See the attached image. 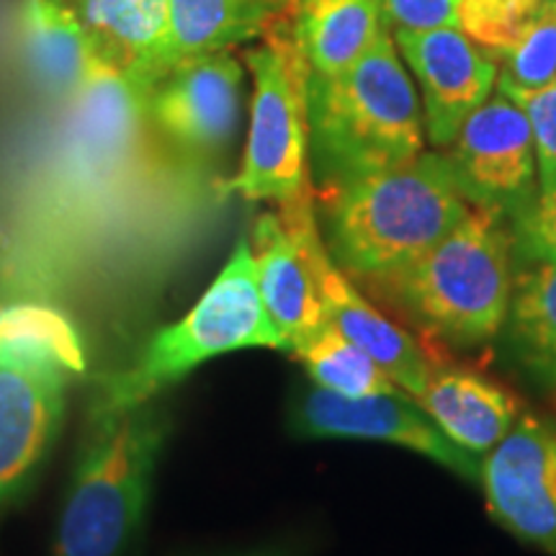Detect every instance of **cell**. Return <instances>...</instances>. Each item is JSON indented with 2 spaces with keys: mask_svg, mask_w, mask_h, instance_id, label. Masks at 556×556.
<instances>
[{
  "mask_svg": "<svg viewBox=\"0 0 556 556\" xmlns=\"http://www.w3.org/2000/svg\"><path fill=\"white\" fill-rule=\"evenodd\" d=\"M309 160L325 193L426 152L420 96L392 29L358 62L307 78Z\"/></svg>",
  "mask_w": 556,
  "mask_h": 556,
  "instance_id": "cell-1",
  "label": "cell"
},
{
  "mask_svg": "<svg viewBox=\"0 0 556 556\" xmlns=\"http://www.w3.org/2000/svg\"><path fill=\"white\" fill-rule=\"evenodd\" d=\"M516 235L505 214L471 212L420 258L374 278V287L428 336L458 348L495 340L513 299Z\"/></svg>",
  "mask_w": 556,
  "mask_h": 556,
  "instance_id": "cell-2",
  "label": "cell"
},
{
  "mask_svg": "<svg viewBox=\"0 0 556 556\" xmlns=\"http://www.w3.org/2000/svg\"><path fill=\"white\" fill-rule=\"evenodd\" d=\"M325 197L330 258L364 283L420 258L471 212L443 150H426Z\"/></svg>",
  "mask_w": 556,
  "mask_h": 556,
  "instance_id": "cell-3",
  "label": "cell"
},
{
  "mask_svg": "<svg viewBox=\"0 0 556 556\" xmlns=\"http://www.w3.org/2000/svg\"><path fill=\"white\" fill-rule=\"evenodd\" d=\"M165 428L155 402L90 413L60 510L54 556H124L148 507Z\"/></svg>",
  "mask_w": 556,
  "mask_h": 556,
  "instance_id": "cell-4",
  "label": "cell"
},
{
  "mask_svg": "<svg viewBox=\"0 0 556 556\" xmlns=\"http://www.w3.org/2000/svg\"><path fill=\"white\" fill-rule=\"evenodd\" d=\"M245 348L281 351V343L263 307L253 245L240 238L199 302L178 323L157 330L129 366L103 381L93 409L152 402L206 361Z\"/></svg>",
  "mask_w": 556,
  "mask_h": 556,
  "instance_id": "cell-5",
  "label": "cell"
},
{
  "mask_svg": "<svg viewBox=\"0 0 556 556\" xmlns=\"http://www.w3.org/2000/svg\"><path fill=\"white\" fill-rule=\"evenodd\" d=\"M253 73L250 129L232 189L248 201L291 204L312 193L309 186V70L294 31L268 29L266 45L248 52Z\"/></svg>",
  "mask_w": 556,
  "mask_h": 556,
  "instance_id": "cell-6",
  "label": "cell"
},
{
  "mask_svg": "<svg viewBox=\"0 0 556 556\" xmlns=\"http://www.w3.org/2000/svg\"><path fill=\"white\" fill-rule=\"evenodd\" d=\"M281 217L294 229L304 253H307L312 276L317 283V296L323 304L325 323L332 325L340 336L356 343L377 364L384 368L387 377L397 384L402 392H422L426 381L433 374L428 351L409 336L405 328L381 315L361 291L353 287L343 268L330 258L328 245L319 235V222L315 212L312 193L291 204L278 206Z\"/></svg>",
  "mask_w": 556,
  "mask_h": 556,
  "instance_id": "cell-7",
  "label": "cell"
},
{
  "mask_svg": "<svg viewBox=\"0 0 556 556\" xmlns=\"http://www.w3.org/2000/svg\"><path fill=\"white\" fill-rule=\"evenodd\" d=\"M291 428L304 438L392 443L441 464L469 482H479L482 477L479 456L443 435L433 417L400 389L368 397H340L312 384L291 405Z\"/></svg>",
  "mask_w": 556,
  "mask_h": 556,
  "instance_id": "cell-8",
  "label": "cell"
},
{
  "mask_svg": "<svg viewBox=\"0 0 556 556\" xmlns=\"http://www.w3.org/2000/svg\"><path fill=\"white\" fill-rule=\"evenodd\" d=\"M458 189L471 206L518 219L536 199V150L528 119L507 96H490L446 148Z\"/></svg>",
  "mask_w": 556,
  "mask_h": 556,
  "instance_id": "cell-9",
  "label": "cell"
},
{
  "mask_svg": "<svg viewBox=\"0 0 556 556\" xmlns=\"http://www.w3.org/2000/svg\"><path fill=\"white\" fill-rule=\"evenodd\" d=\"M394 45L420 90L426 137L446 150L458 129L497 88V60L458 26L409 31L394 29Z\"/></svg>",
  "mask_w": 556,
  "mask_h": 556,
  "instance_id": "cell-10",
  "label": "cell"
},
{
  "mask_svg": "<svg viewBox=\"0 0 556 556\" xmlns=\"http://www.w3.org/2000/svg\"><path fill=\"white\" fill-rule=\"evenodd\" d=\"M242 67L227 52L186 58L155 83L150 122L186 157L206 160L232 142L240 122Z\"/></svg>",
  "mask_w": 556,
  "mask_h": 556,
  "instance_id": "cell-11",
  "label": "cell"
},
{
  "mask_svg": "<svg viewBox=\"0 0 556 556\" xmlns=\"http://www.w3.org/2000/svg\"><path fill=\"white\" fill-rule=\"evenodd\" d=\"M479 482L500 526L556 556V435L544 422L518 420L484 454Z\"/></svg>",
  "mask_w": 556,
  "mask_h": 556,
  "instance_id": "cell-12",
  "label": "cell"
},
{
  "mask_svg": "<svg viewBox=\"0 0 556 556\" xmlns=\"http://www.w3.org/2000/svg\"><path fill=\"white\" fill-rule=\"evenodd\" d=\"M65 377L0 364V510L18 497L58 433Z\"/></svg>",
  "mask_w": 556,
  "mask_h": 556,
  "instance_id": "cell-13",
  "label": "cell"
},
{
  "mask_svg": "<svg viewBox=\"0 0 556 556\" xmlns=\"http://www.w3.org/2000/svg\"><path fill=\"white\" fill-rule=\"evenodd\" d=\"M152 88V83L99 52L86 86L70 101V152L75 163L106 165L124 160L150 119Z\"/></svg>",
  "mask_w": 556,
  "mask_h": 556,
  "instance_id": "cell-14",
  "label": "cell"
},
{
  "mask_svg": "<svg viewBox=\"0 0 556 556\" xmlns=\"http://www.w3.org/2000/svg\"><path fill=\"white\" fill-rule=\"evenodd\" d=\"M253 255L263 307L281 351H294L325 325L307 253L281 212L261 214L253 227Z\"/></svg>",
  "mask_w": 556,
  "mask_h": 556,
  "instance_id": "cell-15",
  "label": "cell"
},
{
  "mask_svg": "<svg viewBox=\"0 0 556 556\" xmlns=\"http://www.w3.org/2000/svg\"><path fill=\"white\" fill-rule=\"evenodd\" d=\"M415 400L443 435L475 456L490 454L518 422V400L471 368H433Z\"/></svg>",
  "mask_w": 556,
  "mask_h": 556,
  "instance_id": "cell-16",
  "label": "cell"
},
{
  "mask_svg": "<svg viewBox=\"0 0 556 556\" xmlns=\"http://www.w3.org/2000/svg\"><path fill=\"white\" fill-rule=\"evenodd\" d=\"M18 39L31 78L65 103L80 93L99 58L78 11L65 0H21Z\"/></svg>",
  "mask_w": 556,
  "mask_h": 556,
  "instance_id": "cell-17",
  "label": "cell"
},
{
  "mask_svg": "<svg viewBox=\"0 0 556 556\" xmlns=\"http://www.w3.org/2000/svg\"><path fill=\"white\" fill-rule=\"evenodd\" d=\"M75 11L106 60L152 86L170 70V0H78Z\"/></svg>",
  "mask_w": 556,
  "mask_h": 556,
  "instance_id": "cell-18",
  "label": "cell"
},
{
  "mask_svg": "<svg viewBox=\"0 0 556 556\" xmlns=\"http://www.w3.org/2000/svg\"><path fill=\"white\" fill-rule=\"evenodd\" d=\"M291 31L309 75H336L364 58L389 26L381 0H296Z\"/></svg>",
  "mask_w": 556,
  "mask_h": 556,
  "instance_id": "cell-19",
  "label": "cell"
},
{
  "mask_svg": "<svg viewBox=\"0 0 556 556\" xmlns=\"http://www.w3.org/2000/svg\"><path fill=\"white\" fill-rule=\"evenodd\" d=\"M0 364L78 377L88 353L73 319L45 302L0 304Z\"/></svg>",
  "mask_w": 556,
  "mask_h": 556,
  "instance_id": "cell-20",
  "label": "cell"
},
{
  "mask_svg": "<svg viewBox=\"0 0 556 556\" xmlns=\"http://www.w3.org/2000/svg\"><path fill=\"white\" fill-rule=\"evenodd\" d=\"M507 351L544 389H556V261H531L513 283Z\"/></svg>",
  "mask_w": 556,
  "mask_h": 556,
  "instance_id": "cell-21",
  "label": "cell"
},
{
  "mask_svg": "<svg viewBox=\"0 0 556 556\" xmlns=\"http://www.w3.org/2000/svg\"><path fill=\"white\" fill-rule=\"evenodd\" d=\"M281 0H170V67L261 37Z\"/></svg>",
  "mask_w": 556,
  "mask_h": 556,
  "instance_id": "cell-22",
  "label": "cell"
},
{
  "mask_svg": "<svg viewBox=\"0 0 556 556\" xmlns=\"http://www.w3.org/2000/svg\"><path fill=\"white\" fill-rule=\"evenodd\" d=\"M291 353L307 368L312 384L340 397H368L400 389L377 361L328 323Z\"/></svg>",
  "mask_w": 556,
  "mask_h": 556,
  "instance_id": "cell-23",
  "label": "cell"
},
{
  "mask_svg": "<svg viewBox=\"0 0 556 556\" xmlns=\"http://www.w3.org/2000/svg\"><path fill=\"white\" fill-rule=\"evenodd\" d=\"M497 83L539 88L556 78V0H541L536 16L497 60Z\"/></svg>",
  "mask_w": 556,
  "mask_h": 556,
  "instance_id": "cell-24",
  "label": "cell"
},
{
  "mask_svg": "<svg viewBox=\"0 0 556 556\" xmlns=\"http://www.w3.org/2000/svg\"><path fill=\"white\" fill-rule=\"evenodd\" d=\"M541 0H458L456 24L486 54L500 60L536 16Z\"/></svg>",
  "mask_w": 556,
  "mask_h": 556,
  "instance_id": "cell-25",
  "label": "cell"
},
{
  "mask_svg": "<svg viewBox=\"0 0 556 556\" xmlns=\"http://www.w3.org/2000/svg\"><path fill=\"white\" fill-rule=\"evenodd\" d=\"M497 93H503L523 111L531 127L533 150H536L539 191L556 180V78L539 88H518L497 83Z\"/></svg>",
  "mask_w": 556,
  "mask_h": 556,
  "instance_id": "cell-26",
  "label": "cell"
},
{
  "mask_svg": "<svg viewBox=\"0 0 556 556\" xmlns=\"http://www.w3.org/2000/svg\"><path fill=\"white\" fill-rule=\"evenodd\" d=\"M516 250L528 261H556V180L513 219Z\"/></svg>",
  "mask_w": 556,
  "mask_h": 556,
  "instance_id": "cell-27",
  "label": "cell"
},
{
  "mask_svg": "<svg viewBox=\"0 0 556 556\" xmlns=\"http://www.w3.org/2000/svg\"><path fill=\"white\" fill-rule=\"evenodd\" d=\"M381 13L389 29H443L458 26V0H381Z\"/></svg>",
  "mask_w": 556,
  "mask_h": 556,
  "instance_id": "cell-28",
  "label": "cell"
},
{
  "mask_svg": "<svg viewBox=\"0 0 556 556\" xmlns=\"http://www.w3.org/2000/svg\"><path fill=\"white\" fill-rule=\"evenodd\" d=\"M250 556H281V554H274V552H258V554H250Z\"/></svg>",
  "mask_w": 556,
  "mask_h": 556,
  "instance_id": "cell-29",
  "label": "cell"
}]
</instances>
